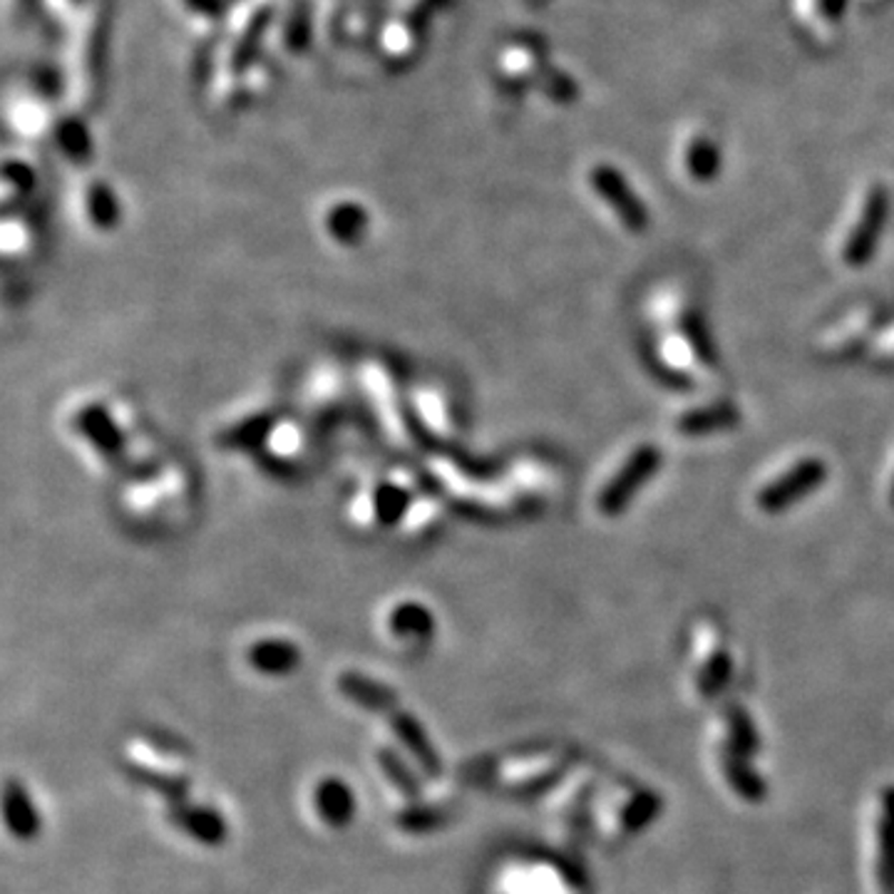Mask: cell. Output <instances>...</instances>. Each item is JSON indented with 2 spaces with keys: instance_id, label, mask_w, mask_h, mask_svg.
<instances>
[{
  "instance_id": "obj_1",
  "label": "cell",
  "mask_w": 894,
  "mask_h": 894,
  "mask_svg": "<svg viewBox=\"0 0 894 894\" xmlns=\"http://www.w3.org/2000/svg\"><path fill=\"white\" fill-rule=\"evenodd\" d=\"M113 16L107 0H95L82 18V28L75 48V95L85 107H97L105 97L107 60H110Z\"/></svg>"
},
{
  "instance_id": "obj_2",
  "label": "cell",
  "mask_w": 894,
  "mask_h": 894,
  "mask_svg": "<svg viewBox=\"0 0 894 894\" xmlns=\"http://www.w3.org/2000/svg\"><path fill=\"white\" fill-rule=\"evenodd\" d=\"M390 721L392 728H396V733L400 736L402 746H406L412 758L420 762V768L428 772L430 778L440 776V758L435 754V748L430 746L428 736H425L422 726L412 718L410 713H402V711H390Z\"/></svg>"
},
{
  "instance_id": "obj_3",
  "label": "cell",
  "mask_w": 894,
  "mask_h": 894,
  "mask_svg": "<svg viewBox=\"0 0 894 894\" xmlns=\"http://www.w3.org/2000/svg\"><path fill=\"white\" fill-rule=\"evenodd\" d=\"M315 808L321 817L333 827H343L353 820L356 800L353 793L341 780H325L315 788Z\"/></svg>"
},
{
  "instance_id": "obj_4",
  "label": "cell",
  "mask_w": 894,
  "mask_h": 894,
  "mask_svg": "<svg viewBox=\"0 0 894 894\" xmlns=\"http://www.w3.org/2000/svg\"><path fill=\"white\" fill-rule=\"evenodd\" d=\"M338 686H341L346 699L370 708V711H396V693L386 689L383 683L366 679L361 673H343Z\"/></svg>"
},
{
  "instance_id": "obj_5",
  "label": "cell",
  "mask_w": 894,
  "mask_h": 894,
  "mask_svg": "<svg viewBox=\"0 0 894 894\" xmlns=\"http://www.w3.org/2000/svg\"><path fill=\"white\" fill-rule=\"evenodd\" d=\"M172 817L182 830H187L204 845H220L226 835V825L222 817L206 808H187V805H182V808H174Z\"/></svg>"
},
{
  "instance_id": "obj_6",
  "label": "cell",
  "mask_w": 894,
  "mask_h": 894,
  "mask_svg": "<svg viewBox=\"0 0 894 894\" xmlns=\"http://www.w3.org/2000/svg\"><path fill=\"white\" fill-rule=\"evenodd\" d=\"M6 820L10 830L16 833V837L28 839L38 833L40 820L36 815V808H32L28 793L16 783H10L6 790Z\"/></svg>"
},
{
  "instance_id": "obj_7",
  "label": "cell",
  "mask_w": 894,
  "mask_h": 894,
  "mask_svg": "<svg viewBox=\"0 0 894 894\" xmlns=\"http://www.w3.org/2000/svg\"><path fill=\"white\" fill-rule=\"evenodd\" d=\"M418 26L416 18H398L383 30V48L390 58H406L416 50Z\"/></svg>"
},
{
  "instance_id": "obj_8",
  "label": "cell",
  "mask_w": 894,
  "mask_h": 894,
  "mask_svg": "<svg viewBox=\"0 0 894 894\" xmlns=\"http://www.w3.org/2000/svg\"><path fill=\"white\" fill-rule=\"evenodd\" d=\"M252 663L261 671L283 673V671H289L293 663H297V651H293L289 643H283V641L261 643V647L252 649Z\"/></svg>"
},
{
  "instance_id": "obj_9",
  "label": "cell",
  "mask_w": 894,
  "mask_h": 894,
  "mask_svg": "<svg viewBox=\"0 0 894 894\" xmlns=\"http://www.w3.org/2000/svg\"><path fill=\"white\" fill-rule=\"evenodd\" d=\"M378 762H380V768L386 770L388 780H390L392 785H396V788H398L400 793H406L408 798H420V785H418L416 776H412L406 762H402L396 754H392L390 748L380 750V754H378Z\"/></svg>"
},
{
  "instance_id": "obj_10",
  "label": "cell",
  "mask_w": 894,
  "mask_h": 894,
  "mask_svg": "<svg viewBox=\"0 0 894 894\" xmlns=\"http://www.w3.org/2000/svg\"><path fill=\"white\" fill-rule=\"evenodd\" d=\"M87 129L78 117H62V123L58 125V142L70 152L72 157H87L90 152V142H87Z\"/></svg>"
},
{
  "instance_id": "obj_11",
  "label": "cell",
  "mask_w": 894,
  "mask_h": 894,
  "mask_svg": "<svg viewBox=\"0 0 894 894\" xmlns=\"http://www.w3.org/2000/svg\"><path fill=\"white\" fill-rule=\"evenodd\" d=\"M182 8L202 26H222L226 16V0H179Z\"/></svg>"
},
{
  "instance_id": "obj_12",
  "label": "cell",
  "mask_w": 894,
  "mask_h": 894,
  "mask_svg": "<svg viewBox=\"0 0 894 894\" xmlns=\"http://www.w3.org/2000/svg\"><path fill=\"white\" fill-rule=\"evenodd\" d=\"M90 210H93L95 222L113 220L115 200H113V194H110V190L105 187V184H95V187L90 190Z\"/></svg>"
},
{
  "instance_id": "obj_13",
  "label": "cell",
  "mask_w": 894,
  "mask_h": 894,
  "mask_svg": "<svg viewBox=\"0 0 894 894\" xmlns=\"http://www.w3.org/2000/svg\"><path fill=\"white\" fill-rule=\"evenodd\" d=\"M835 6H837V0H808V6H803V8H800V13H803V18H808V20L815 18V20H813L815 26L830 23V20H827V18H833Z\"/></svg>"
},
{
  "instance_id": "obj_14",
  "label": "cell",
  "mask_w": 894,
  "mask_h": 894,
  "mask_svg": "<svg viewBox=\"0 0 894 894\" xmlns=\"http://www.w3.org/2000/svg\"><path fill=\"white\" fill-rule=\"evenodd\" d=\"M402 825L410 827V830H428V827L440 825V813L428 810V808H418V810H410L402 817Z\"/></svg>"
},
{
  "instance_id": "obj_15",
  "label": "cell",
  "mask_w": 894,
  "mask_h": 894,
  "mask_svg": "<svg viewBox=\"0 0 894 894\" xmlns=\"http://www.w3.org/2000/svg\"><path fill=\"white\" fill-rule=\"evenodd\" d=\"M60 3H62L65 8H78V6L85 3V0H60Z\"/></svg>"
}]
</instances>
